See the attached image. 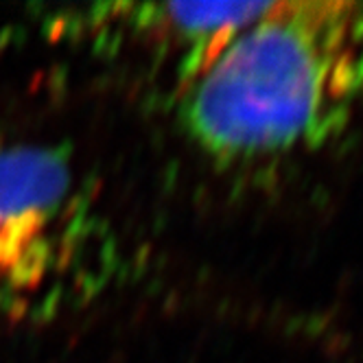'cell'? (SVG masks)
Listing matches in <instances>:
<instances>
[{"instance_id":"obj_1","label":"cell","mask_w":363,"mask_h":363,"mask_svg":"<svg viewBox=\"0 0 363 363\" xmlns=\"http://www.w3.org/2000/svg\"><path fill=\"white\" fill-rule=\"evenodd\" d=\"M363 103V3H269L182 94V123L221 167L337 140Z\"/></svg>"},{"instance_id":"obj_2","label":"cell","mask_w":363,"mask_h":363,"mask_svg":"<svg viewBox=\"0 0 363 363\" xmlns=\"http://www.w3.org/2000/svg\"><path fill=\"white\" fill-rule=\"evenodd\" d=\"M88 235L92 217L70 155L0 147V308L27 311L60 294Z\"/></svg>"},{"instance_id":"obj_3","label":"cell","mask_w":363,"mask_h":363,"mask_svg":"<svg viewBox=\"0 0 363 363\" xmlns=\"http://www.w3.org/2000/svg\"><path fill=\"white\" fill-rule=\"evenodd\" d=\"M269 3H149L101 5L82 16L86 27L132 31L177 57L182 90L208 68L221 50L261 16Z\"/></svg>"}]
</instances>
